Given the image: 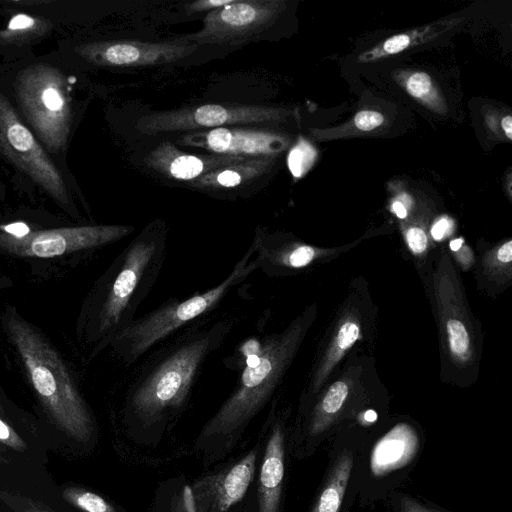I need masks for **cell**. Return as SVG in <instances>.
Instances as JSON below:
<instances>
[{
  "instance_id": "1",
  "label": "cell",
  "mask_w": 512,
  "mask_h": 512,
  "mask_svg": "<svg viewBox=\"0 0 512 512\" xmlns=\"http://www.w3.org/2000/svg\"><path fill=\"white\" fill-rule=\"evenodd\" d=\"M233 321L221 320L194 330L144 367L128 390L130 416L148 427L177 412L188 398L208 356L228 336Z\"/></svg>"
},
{
  "instance_id": "2",
  "label": "cell",
  "mask_w": 512,
  "mask_h": 512,
  "mask_svg": "<svg viewBox=\"0 0 512 512\" xmlns=\"http://www.w3.org/2000/svg\"><path fill=\"white\" fill-rule=\"evenodd\" d=\"M308 324L307 315L270 334L252 349L234 391L204 426V438L228 436L243 428L267 403L294 358Z\"/></svg>"
},
{
  "instance_id": "3",
  "label": "cell",
  "mask_w": 512,
  "mask_h": 512,
  "mask_svg": "<svg viewBox=\"0 0 512 512\" xmlns=\"http://www.w3.org/2000/svg\"><path fill=\"white\" fill-rule=\"evenodd\" d=\"M9 335L47 412L68 436L87 442L93 432L88 408L54 348L13 310L6 316Z\"/></svg>"
},
{
  "instance_id": "4",
  "label": "cell",
  "mask_w": 512,
  "mask_h": 512,
  "mask_svg": "<svg viewBox=\"0 0 512 512\" xmlns=\"http://www.w3.org/2000/svg\"><path fill=\"white\" fill-rule=\"evenodd\" d=\"M164 231L147 228L122 251L102 291L95 315L100 340L112 341L134 319L164 263Z\"/></svg>"
},
{
  "instance_id": "5",
  "label": "cell",
  "mask_w": 512,
  "mask_h": 512,
  "mask_svg": "<svg viewBox=\"0 0 512 512\" xmlns=\"http://www.w3.org/2000/svg\"><path fill=\"white\" fill-rule=\"evenodd\" d=\"M257 267L253 244L227 277L213 288L183 300H171L146 315L135 318L111 341L127 365L137 362L160 341L178 329L210 312Z\"/></svg>"
},
{
  "instance_id": "6",
  "label": "cell",
  "mask_w": 512,
  "mask_h": 512,
  "mask_svg": "<svg viewBox=\"0 0 512 512\" xmlns=\"http://www.w3.org/2000/svg\"><path fill=\"white\" fill-rule=\"evenodd\" d=\"M65 88L60 71L46 64L26 68L16 82L20 107L51 150L65 145L70 130L71 111Z\"/></svg>"
},
{
  "instance_id": "7",
  "label": "cell",
  "mask_w": 512,
  "mask_h": 512,
  "mask_svg": "<svg viewBox=\"0 0 512 512\" xmlns=\"http://www.w3.org/2000/svg\"><path fill=\"white\" fill-rule=\"evenodd\" d=\"M290 111L283 108L247 104H203L154 112L137 119L135 127L143 134L220 128L225 125L282 121Z\"/></svg>"
},
{
  "instance_id": "8",
  "label": "cell",
  "mask_w": 512,
  "mask_h": 512,
  "mask_svg": "<svg viewBox=\"0 0 512 512\" xmlns=\"http://www.w3.org/2000/svg\"><path fill=\"white\" fill-rule=\"evenodd\" d=\"M285 10L282 0H233L207 13L202 28L187 36L197 44L241 45L253 41Z\"/></svg>"
},
{
  "instance_id": "9",
  "label": "cell",
  "mask_w": 512,
  "mask_h": 512,
  "mask_svg": "<svg viewBox=\"0 0 512 512\" xmlns=\"http://www.w3.org/2000/svg\"><path fill=\"white\" fill-rule=\"evenodd\" d=\"M133 230L128 225H90L30 231L21 237L0 232V250L21 257L52 258L113 243Z\"/></svg>"
},
{
  "instance_id": "10",
  "label": "cell",
  "mask_w": 512,
  "mask_h": 512,
  "mask_svg": "<svg viewBox=\"0 0 512 512\" xmlns=\"http://www.w3.org/2000/svg\"><path fill=\"white\" fill-rule=\"evenodd\" d=\"M0 147L56 200L63 204L68 202L65 183L59 171L1 93Z\"/></svg>"
},
{
  "instance_id": "11",
  "label": "cell",
  "mask_w": 512,
  "mask_h": 512,
  "mask_svg": "<svg viewBox=\"0 0 512 512\" xmlns=\"http://www.w3.org/2000/svg\"><path fill=\"white\" fill-rule=\"evenodd\" d=\"M197 49V44L187 40L144 42L124 39L87 44L80 47L79 53L97 65L142 67L174 63Z\"/></svg>"
},
{
  "instance_id": "12",
  "label": "cell",
  "mask_w": 512,
  "mask_h": 512,
  "mask_svg": "<svg viewBox=\"0 0 512 512\" xmlns=\"http://www.w3.org/2000/svg\"><path fill=\"white\" fill-rule=\"evenodd\" d=\"M442 260L444 267L437 273L436 285L441 331L450 357L458 364H465L474 356L473 330L449 258Z\"/></svg>"
},
{
  "instance_id": "13",
  "label": "cell",
  "mask_w": 512,
  "mask_h": 512,
  "mask_svg": "<svg viewBox=\"0 0 512 512\" xmlns=\"http://www.w3.org/2000/svg\"><path fill=\"white\" fill-rule=\"evenodd\" d=\"M181 142L218 155L272 158L286 149L289 139L283 134L262 129L220 127L184 135Z\"/></svg>"
},
{
  "instance_id": "14",
  "label": "cell",
  "mask_w": 512,
  "mask_h": 512,
  "mask_svg": "<svg viewBox=\"0 0 512 512\" xmlns=\"http://www.w3.org/2000/svg\"><path fill=\"white\" fill-rule=\"evenodd\" d=\"M244 159L227 155H192L180 151L170 142H162L145 158L146 164L164 176L194 181L224 165Z\"/></svg>"
},
{
  "instance_id": "15",
  "label": "cell",
  "mask_w": 512,
  "mask_h": 512,
  "mask_svg": "<svg viewBox=\"0 0 512 512\" xmlns=\"http://www.w3.org/2000/svg\"><path fill=\"white\" fill-rule=\"evenodd\" d=\"M284 476V436L275 424L268 439L259 477V512H278Z\"/></svg>"
},
{
  "instance_id": "16",
  "label": "cell",
  "mask_w": 512,
  "mask_h": 512,
  "mask_svg": "<svg viewBox=\"0 0 512 512\" xmlns=\"http://www.w3.org/2000/svg\"><path fill=\"white\" fill-rule=\"evenodd\" d=\"M463 17H444L427 25L395 34L358 55V62L372 63L434 41L463 21Z\"/></svg>"
},
{
  "instance_id": "17",
  "label": "cell",
  "mask_w": 512,
  "mask_h": 512,
  "mask_svg": "<svg viewBox=\"0 0 512 512\" xmlns=\"http://www.w3.org/2000/svg\"><path fill=\"white\" fill-rule=\"evenodd\" d=\"M418 449L415 431L406 424H399L382 437L374 446L370 467L373 475L382 476L409 463Z\"/></svg>"
},
{
  "instance_id": "18",
  "label": "cell",
  "mask_w": 512,
  "mask_h": 512,
  "mask_svg": "<svg viewBox=\"0 0 512 512\" xmlns=\"http://www.w3.org/2000/svg\"><path fill=\"white\" fill-rule=\"evenodd\" d=\"M273 158H244L210 171L194 180L205 189L233 188L263 175L271 168Z\"/></svg>"
},
{
  "instance_id": "19",
  "label": "cell",
  "mask_w": 512,
  "mask_h": 512,
  "mask_svg": "<svg viewBox=\"0 0 512 512\" xmlns=\"http://www.w3.org/2000/svg\"><path fill=\"white\" fill-rule=\"evenodd\" d=\"M360 333L361 325L358 317L352 312L347 313L338 323L335 334L316 371L312 383L314 392L321 387L345 352L358 340Z\"/></svg>"
},
{
  "instance_id": "20",
  "label": "cell",
  "mask_w": 512,
  "mask_h": 512,
  "mask_svg": "<svg viewBox=\"0 0 512 512\" xmlns=\"http://www.w3.org/2000/svg\"><path fill=\"white\" fill-rule=\"evenodd\" d=\"M256 451L249 452L235 464L218 482L216 507L220 512L227 511L245 495L254 475Z\"/></svg>"
},
{
  "instance_id": "21",
  "label": "cell",
  "mask_w": 512,
  "mask_h": 512,
  "mask_svg": "<svg viewBox=\"0 0 512 512\" xmlns=\"http://www.w3.org/2000/svg\"><path fill=\"white\" fill-rule=\"evenodd\" d=\"M394 79L405 92L427 109L444 114L447 111L446 101L434 79L425 71L399 70Z\"/></svg>"
},
{
  "instance_id": "22",
  "label": "cell",
  "mask_w": 512,
  "mask_h": 512,
  "mask_svg": "<svg viewBox=\"0 0 512 512\" xmlns=\"http://www.w3.org/2000/svg\"><path fill=\"white\" fill-rule=\"evenodd\" d=\"M353 466V456L345 451L335 463L328 482L312 512H339Z\"/></svg>"
},
{
  "instance_id": "23",
  "label": "cell",
  "mask_w": 512,
  "mask_h": 512,
  "mask_svg": "<svg viewBox=\"0 0 512 512\" xmlns=\"http://www.w3.org/2000/svg\"><path fill=\"white\" fill-rule=\"evenodd\" d=\"M349 384L344 380L334 382L314 410L309 427L311 435L315 436L326 430L336 419L348 395Z\"/></svg>"
},
{
  "instance_id": "24",
  "label": "cell",
  "mask_w": 512,
  "mask_h": 512,
  "mask_svg": "<svg viewBox=\"0 0 512 512\" xmlns=\"http://www.w3.org/2000/svg\"><path fill=\"white\" fill-rule=\"evenodd\" d=\"M62 497L83 512H118L109 502L96 493L79 487H66Z\"/></svg>"
},
{
  "instance_id": "25",
  "label": "cell",
  "mask_w": 512,
  "mask_h": 512,
  "mask_svg": "<svg viewBox=\"0 0 512 512\" xmlns=\"http://www.w3.org/2000/svg\"><path fill=\"white\" fill-rule=\"evenodd\" d=\"M317 155V150L310 142L299 138L287 156V165L293 177H303L315 163Z\"/></svg>"
},
{
  "instance_id": "26",
  "label": "cell",
  "mask_w": 512,
  "mask_h": 512,
  "mask_svg": "<svg viewBox=\"0 0 512 512\" xmlns=\"http://www.w3.org/2000/svg\"><path fill=\"white\" fill-rule=\"evenodd\" d=\"M384 116L376 110H361L353 118L355 128L362 132L372 131L383 125Z\"/></svg>"
},
{
  "instance_id": "27",
  "label": "cell",
  "mask_w": 512,
  "mask_h": 512,
  "mask_svg": "<svg viewBox=\"0 0 512 512\" xmlns=\"http://www.w3.org/2000/svg\"><path fill=\"white\" fill-rule=\"evenodd\" d=\"M38 21L26 14H17L11 18L6 31H3L4 37L21 35L36 28Z\"/></svg>"
},
{
  "instance_id": "28",
  "label": "cell",
  "mask_w": 512,
  "mask_h": 512,
  "mask_svg": "<svg viewBox=\"0 0 512 512\" xmlns=\"http://www.w3.org/2000/svg\"><path fill=\"white\" fill-rule=\"evenodd\" d=\"M0 497L15 512H50L42 509L38 503L26 497L10 493H1Z\"/></svg>"
},
{
  "instance_id": "29",
  "label": "cell",
  "mask_w": 512,
  "mask_h": 512,
  "mask_svg": "<svg viewBox=\"0 0 512 512\" xmlns=\"http://www.w3.org/2000/svg\"><path fill=\"white\" fill-rule=\"evenodd\" d=\"M405 239L408 247L415 254L423 253L427 248V235L419 226L409 227L405 232Z\"/></svg>"
},
{
  "instance_id": "30",
  "label": "cell",
  "mask_w": 512,
  "mask_h": 512,
  "mask_svg": "<svg viewBox=\"0 0 512 512\" xmlns=\"http://www.w3.org/2000/svg\"><path fill=\"white\" fill-rule=\"evenodd\" d=\"M0 441L16 450H24L26 448L24 441L2 419H0Z\"/></svg>"
},
{
  "instance_id": "31",
  "label": "cell",
  "mask_w": 512,
  "mask_h": 512,
  "mask_svg": "<svg viewBox=\"0 0 512 512\" xmlns=\"http://www.w3.org/2000/svg\"><path fill=\"white\" fill-rule=\"evenodd\" d=\"M233 0H198L189 3L185 9L189 13H200L204 11H213L230 4Z\"/></svg>"
},
{
  "instance_id": "32",
  "label": "cell",
  "mask_w": 512,
  "mask_h": 512,
  "mask_svg": "<svg viewBox=\"0 0 512 512\" xmlns=\"http://www.w3.org/2000/svg\"><path fill=\"white\" fill-rule=\"evenodd\" d=\"M453 222L449 217H441L431 227V236L434 240L440 241L451 231Z\"/></svg>"
},
{
  "instance_id": "33",
  "label": "cell",
  "mask_w": 512,
  "mask_h": 512,
  "mask_svg": "<svg viewBox=\"0 0 512 512\" xmlns=\"http://www.w3.org/2000/svg\"><path fill=\"white\" fill-rule=\"evenodd\" d=\"M400 508L401 512H441L436 509L428 508L409 496H403L401 498Z\"/></svg>"
},
{
  "instance_id": "34",
  "label": "cell",
  "mask_w": 512,
  "mask_h": 512,
  "mask_svg": "<svg viewBox=\"0 0 512 512\" xmlns=\"http://www.w3.org/2000/svg\"><path fill=\"white\" fill-rule=\"evenodd\" d=\"M0 230L3 233L12 235L14 237H21L28 234L31 230L30 228L22 222L12 223L8 225L0 226Z\"/></svg>"
},
{
  "instance_id": "35",
  "label": "cell",
  "mask_w": 512,
  "mask_h": 512,
  "mask_svg": "<svg viewBox=\"0 0 512 512\" xmlns=\"http://www.w3.org/2000/svg\"><path fill=\"white\" fill-rule=\"evenodd\" d=\"M391 210L399 219H405L407 217L408 211L406 205L400 199H395L392 202Z\"/></svg>"
},
{
  "instance_id": "36",
  "label": "cell",
  "mask_w": 512,
  "mask_h": 512,
  "mask_svg": "<svg viewBox=\"0 0 512 512\" xmlns=\"http://www.w3.org/2000/svg\"><path fill=\"white\" fill-rule=\"evenodd\" d=\"M501 129L508 140L512 139V117L510 114L502 117Z\"/></svg>"
},
{
  "instance_id": "37",
  "label": "cell",
  "mask_w": 512,
  "mask_h": 512,
  "mask_svg": "<svg viewBox=\"0 0 512 512\" xmlns=\"http://www.w3.org/2000/svg\"><path fill=\"white\" fill-rule=\"evenodd\" d=\"M463 245V239L457 238L450 242V249L454 252L458 251Z\"/></svg>"
},
{
  "instance_id": "38",
  "label": "cell",
  "mask_w": 512,
  "mask_h": 512,
  "mask_svg": "<svg viewBox=\"0 0 512 512\" xmlns=\"http://www.w3.org/2000/svg\"><path fill=\"white\" fill-rule=\"evenodd\" d=\"M365 418L369 421H373L376 418V414L373 411H369L366 413Z\"/></svg>"
}]
</instances>
